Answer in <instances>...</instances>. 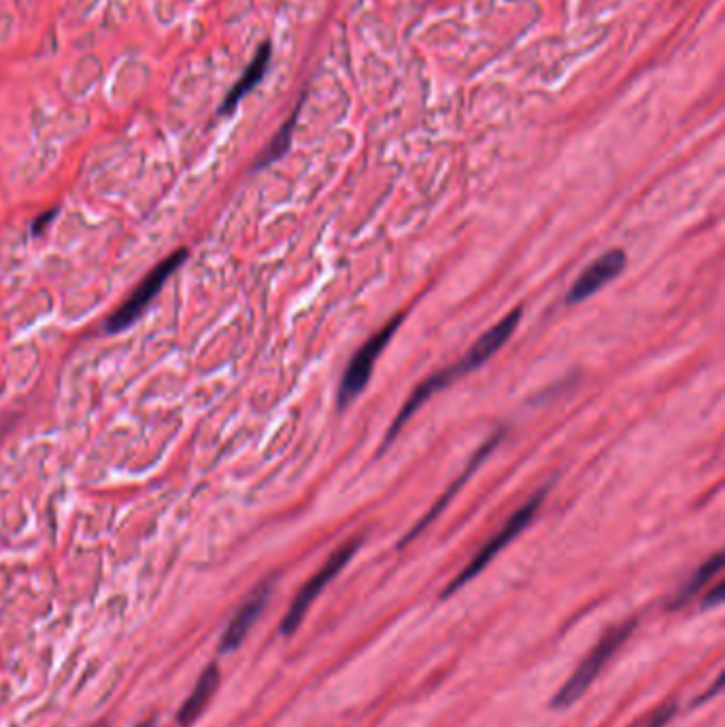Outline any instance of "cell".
Masks as SVG:
<instances>
[{"label":"cell","instance_id":"7c38bea8","mask_svg":"<svg viewBox=\"0 0 725 727\" xmlns=\"http://www.w3.org/2000/svg\"><path fill=\"white\" fill-rule=\"evenodd\" d=\"M721 568H723V555H721V553H715V555L711 557V560H706V562H704V564L696 570L694 577H691V579H689V581L681 587V591L677 594V598L672 600L670 608H679V606H683L685 602H689L691 598H694L696 594H700L702 587H704V585H708V581H711V579H715L717 574L721 572Z\"/></svg>","mask_w":725,"mask_h":727},{"label":"cell","instance_id":"277c9868","mask_svg":"<svg viewBox=\"0 0 725 727\" xmlns=\"http://www.w3.org/2000/svg\"><path fill=\"white\" fill-rule=\"evenodd\" d=\"M545 494H547V487H545V489H541V492H538V494H534V496H532V498H530L524 506H521V509H517V511L509 517V521L504 523V528H502L498 534H494V536L490 538V543L483 545V547H481V551H479V553H477L475 557H472V560L468 562V566H466V568L458 574V577H455V579L447 585V589L443 591V598H449V596L453 594V591H458V589H460V587H464L468 581L475 579L477 574H479L483 568H487V564H490L500 551H504V547H509V545L513 543V540H515L521 532H524V530L530 526V521H532V517H534V513H536L538 506H541V502H543Z\"/></svg>","mask_w":725,"mask_h":727},{"label":"cell","instance_id":"4fadbf2b","mask_svg":"<svg viewBox=\"0 0 725 727\" xmlns=\"http://www.w3.org/2000/svg\"><path fill=\"white\" fill-rule=\"evenodd\" d=\"M300 109H302V100L298 103L296 111L290 115V120L285 122V126L277 132V137L273 139V143L268 145V149L264 151V156H262V160H260V164H258V166H266V164H271V162L279 160V158L285 154V151L290 149V143H292V132H294V126H296V120H298V113H300Z\"/></svg>","mask_w":725,"mask_h":727},{"label":"cell","instance_id":"ba28073f","mask_svg":"<svg viewBox=\"0 0 725 727\" xmlns=\"http://www.w3.org/2000/svg\"><path fill=\"white\" fill-rule=\"evenodd\" d=\"M623 268H626V253H623L621 249H611V251L602 253V256L592 266H587L583 270L579 279L575 281V285L570 287L568 302L577 304V302L592 298L598 290H602L606 283H611Z\"/></svg>","mask_w":725,"mask_h":727},{"label":"cell","instance_id":"8992f818","mask_svg":"<svg viewBox=\"0 0 725 727\" xmlns=\"http://www.w3.org/2000/svg\"><path fill=\"white\" fill-rule=\"evenodd\" d=\"M402 321V315H396L390 324H387L385 328H381L379 334H375L373 338H370L368 343L362 345V349L353 355L345 375L341 379V387H339V409H345L347 404H351L353 400H356L362 392L364 387L368 385V379L370 375H373V368H375V362L379 360L381 351L385 349V345L392 341V336L396 334L398 326Z\"/></svg>","mask_w":725,"mask_h":727},{"label":"cell","instance_id":"3957f363","mask_svg":"<svg viewBox=\"0 0 725 727\" xmlns=\"http://www.w3.org/2000/svg\"><path fill=\"white\" fill-rule=\"evenodd\" d=\"M185 258H188V249H179V251L171 253L168 258H164L154 270H149L145 279L134 287V292L107 319V324H105L107 332L115 334V332H124L126 328H130L134 321L143 315V311L149 307V304L154 302V298L164 287L166 279L175 273Z\"/></svg>","mask_w":725,"mask_h":727},{"label":"cell","instance_id":"2e32d148","mask_svg":"<svg viewBox=\"0 0 725 727\" xmlns=\"http://www.w3.org/2000/svg\"><path fill=\"white\" fill-rule=\"evenodd\" d=\"M721 683H723V676H719V679L715 681V685H713V689L711 691H706V693H702V698L698 700V704H702L704 700H708V698H713V693H717L719 689H721Z\"/></svg>","mask_w":725,"mask_h":727},{"label":"cell","instance_id":"ac0fdd59","mask_svg":"<svg viewBox=\"0 0 725 727\" xmlns=\"http://www.w3.org/2000/svg\"><path fill=\"white\" fill-rule=\"evenodd\" d=\"M139 727H149V723H143V725H139Z\"/></svg>","mask_w":725,"mask_h":727},{"label":"cell","instance_id":"7a4b0ae2","mask_svg":"<svg viewBox=\"0 0 725 727\" xmlns=\"http://www.w3.org/2000/svg\"><path fill=\"white\" fill-rule=\"evenodd\" d=\"M634 628H636V621L630 619V621H623V623L615 625V628L606 632L596 642V647L589 651V655L579 664V668L570 674V679L562 685V689L555 693L551 706L564 710L575 704L583 696L585 689L596 681V676L602 672L606 662H609V659L623 647V642L634 634Z\"/></svg>","mask_w":725,"mask_h":727},{"label":"cell","instance_id":"5b68a950","mask_svg":"<svg viewBox=\"0 0 725 727\" xmlns=\"http://www.w3.org/2000/svg\"><path fill=\"white\" fill-rule=\"evenodd\" d=\"M358 547H360V540H349V543L343 545L339 551H334L328 557V562L313 574V577L305 583V587H302L298 591V596L294 598V602L290 606V611L285 613V617L281 621L279 632L283 636H292L300 628V623L305 621L307 611L311 608L313 600L319 594H322V591L326 589V585L336 577V574H339L347 566V562L351 560V557L356 555Z\"/></svg>","mask_w":725,"mask_h":727},{"label":"cell","instance_id":"5bb4252c","mask_svg":"<svg viewBox=\"0 0 725 727\" xmlns=\"http://www.w3.org/2000/svg\"><path fill=\"white\" fill-rule=\"evenodd\" d=\"M674 715H677V702H666L655 710L643 727H666Z\"/></svg>","mask_w":725,"mask_h":727},{"label":"cell","instance_id":"9a60e30c","mask_svg":"<svg viewBox=\"0 0 725 727\" xmlns=\"http://www.w3.org/2000/svg\"><path fill=\"white\" fill-rule=\"evenodd\" d=\"M723 591H725V587H723V583H717L715 585V589L713 591H708V596L702 600V608H713V606H719L721 602H723Z\"/></svg>","mask_w":725,"mask_h":727},{"label":"cell","instance_id":"e0dca14e","mask_svg":"<svg viewBox=\"0 0 725 727\" xmlns=\"http://www.w3.org/2000/svg\"><path fill=\"white\" fill-rule=\"evenodd\" d=\"M92 727H107L105 723H98V725H92Z\"/></svg>","mask_w":725,"mask_h":727},{"label":"cell","instance_id":"30bf717a","mask_svg":"<svg viewBox=\"0 0 725 727\" xmlns=\"http://www.w3.org/2000/svg\"><path fill=\"white\" fill-rule=\"evenodd\" d=\"M219 668L215 664L207 666L202 670V674L198 676V681L190 693V698L183 702V706L179 708L177 721L181 727H190L202 713H205L207 704L211 702V698L215 696V691L219 687Z\"/></svg>","mask_w":725,"mask_h":727},{"label":"cell","instance_id":"52a82bcc","mask_svg":"<svg viewBox=\"0 0 725 727\" xmlns=\"http://www.w3.org/2000/svg\"><path fill=\"white\" fill-rule=\"evenodd\" d=\"M273 587H275V581L268 579L260 587H256L254 591H251V596L241 604L239 611H236L234 617L230 619L228 628H226V632L222 636V645H219V651L230 653V651L239 649L243 645V640L247 638L251 628H254V623L260 619L268 600H271Z\"/></svg>","mask_w":725,"mask_h":727},{"label":"cell","instance_id":"8fae6325","mask_svg":"<svg viewBox=\"0 0 725 727\" xmlns=\"http://www.w3.org/2000/svg\"><path fill=\"white\" fill-rule=\"evenodd\" d=\"M271 58H273V49H271V43H264L258 54L254 56V60L249 62V66L245 69V73L239 77V81L234 83V88L228 92L226 100H224V107L222 111L224 113H230L234 111L236 107H239L241 100L251 92L258 88V83L264 79L266 71H268V64H271Z\"/></svg>","mask_w":725,"mask_h":727},{"label":"cell","instance_id":"6da1fadb","mask_svg":"<svg viewBox=\"0 0 725 727\" xmlns=\"http://www.w3.org/2000/svg\"><path fill=\"white\" fill-rule=\"evenodd\" d=\"M519 319H521V309L511 311L507 317L500 319L494 328L487 330V332L479 338V341L470 347V351L464 355V358H462L458 364H453V366H449V368L441 370V373H436V375L428 377L424 383H421V385L417 387V390L409 396L407 404H404V407L400 409L398 417L394 419V424H392L390 432H387L385 441H383V447H387V445H390V443L394 441V438L400 434V430H402L404 426H407V421L415 415V411H417L419 407H424L426 400H428L432 394L441 392L443 387L451 385V383H453L455 379H458V377H462V375H466V373H472V370H477V368H479V366H483L487 360L494 358V355L500 351V347H504V345L509 343V338H511V336H513V332L517 330Z\"/></svg>","mask_w":725,"mask_h":727},{"label":"cell","instance_id":"9c48e42d","mask_svg":"<svg viewBox=\"0 0 725 727\" xmlns=\"http://www.w3.org/2000/svg\"><path fill=\"white\" fill-rule=\"evenodd\" d=\"M502 436H504V432L502 430H498L492 438H490V441H485L479 449H477V453L475 455H472V460L468 462V466H466V470L462 472V475L458 477V481H455L449 489H447V492L441 496V500H438L434 506H432V509L428 511V515L424 517V519H421L419 523H417V526L409 532V536L407 538H404V540H400V547H404V545H409L411 543V540L419 534V532H424L428 526H430V523L436 519V515H441L443 513V509H445V506L449 504V500L455 496V494H458L460 492V489L464 487V483L472 477V475H475V472H477V468L481 466V462L487 458V455H490L492 451H494V447L502 441Z\"/></svg>","mask_w":725,"mask_h":727}]
</instances>
